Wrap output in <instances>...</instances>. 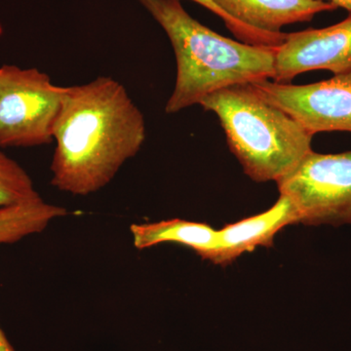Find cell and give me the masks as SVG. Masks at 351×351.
I'll use <instances>...</instances> for the list:
<instances>
[{
  "mask_svg": "<svg viewBox=\"0 0 351 351\" xmlns=\"http://www.w3.org/2000/svg\"><path fill=\"white\" fill-rule=\"evenodd\" d=\"M178 1H180V0H178ZM191 1H195L196 3L200 4L201 6L205 7V8L211 11V12H213L215 15L218 16L219 18L225 17V13L215 3L214 0H191Z\"/></svg>",
  "mask_w": 351,
  "mask_h": 351,
  "instance_id": "4fadbf2b",
  "label": "cell"
},
{
  "mask_svg": "<svg viewBox=\"0 0 351 351\" xmlns=\"http://www.w3.org/2000/svg\"><path fill=\"white\" fill-rule=\"evenodd\" d=\"M138 1L167 34L177 60V78L166 113L199 105L223 88L274 80L276 47L225 38L193 19L178 0Z\"/></svg>",
  "mask_w": 351,
  "mask_h": 351,
  "instance_id": "7a4b0ae2",
  "label": "cell"
},
{
  "mask_svg": "<svg viewBox=\"0 0 351 351\" xmlns=\"http://www.w3.org/2000/svg\"><path fill=\"white\" fill-rule=\"evenodd\" d=\"M295 223H300L297 210L287 197L280 195L267 211L218 230V246L212 263L225 267L257 247H272L277 233Z\"/></svg>",
  "mask_w": 351,
  "mask_h": 351,
  "instance_id": "ba28073f",
  "label": "cell"
},
{
  "mask_svg": "<svg viewBox=\"0 0 351 351\" xmlns=\"http://www.w3.org/2000/svg\"><path fill=\"white\" fill-rule=\"evenodd\" d=\"M51 163L54 188L86 196L105 188L142 149L145 122L125 87L108 76L63 87Z\"/></svg>",
  "mask_w": 351,
  "mask_h": 351,
  "instance_id": "6da1fadb",
  "label": "cell"
},
{
  "mask_svg": "<svg viewBox=\"0 0 351 351\" xmlns=\"http://www.w3.org/2000/svg\"><path fill=\"white\" fill-rule=\"evenodd\" d=\"M324 1L330 2V3L334 4L337 8L341 7V8L346 9L348 12L351 11V0H324Z\"/></svg>",
  "mask_w": 351,
  "mask_h": 351,
  "instance_id": "5bb4252c",
  "label": "cell"
},
{
  "mask_svg": "<svg viewBox=\"0 0 351 351\" xmlns=\"http://www.w3.org/2000/svg\"><path fill=\"white\" fill-rule=\"evenodd\" d=\"M233 20L263 34H280L289 25L309 22L337 9L324 0H214Z\"/></svg>",
  "mask_w": 351,
  "mask_h": 351,
  "instance_id": "9c48e42d",
  "label": "cell"
},
{
  "mask_svg": "<svg viewBox=\"0 0 351 351\" xmlns=\"http://www.w3.org/2000/svg\"><path fill=\"white\" fill-rule=\"evenodd\" d=\"M265 101L282 110L311 135L351 133V71L306 85L258 80L250 83Z\"/></svg>",
  "mask_w": 351,
  "mask_h": 351,
  "instance_id": "8992f818",
  "label": "cell"
},
{
  "mask_svg": "<svg viewBox=\"0 0 351 351\" xmlns=\"http://www.w3.org/2000/svg\"><path fill=\"white\" fill-rule=\"evenodd\" d=\"M130 232L134 247L138 250L160 244L182 245L195 252L202 260L211 263L218 246V230L213 226L182 219L132 223Z\"/></svg>",
  "mask_w": 351,
  "mask_h": 351,
  "instance_id": "30bf717a",
  "label": "cell"
},
{
  "mask_svg": "<svg viewBox=\"0 0 351 351\" xmlns=\"http://www.w3.org/2000/svg\"><path fill=\"white\" fill-rule=\"evenodd\" d=\"M39 196L31 176L4 152H0V208Z\"/></svg>",
  "mask_w": 351,
  "mask_h": 351,
  "instance_id": "7c38bea8",
  "label": "cell"
},
{
  "mask_svg": "<svg viewBox=\"0 0 351 351\" xmlns=\"http://www.w3.org/2000/svg\"><path fill=\"white\" fill-rule=\"evenodd\" d=\"M199 105L218 117L230 151L253 181L278 182L313 151V135L250 83L214 92Z\"/></svg>",
  "mask_w": 351,
  "mask_h": 351,
  "instance_id": "3957f363",
  "label": "cell"
},
{
  "mask_svg": "<svg viewBox=\"0 0 351 351\" xmlns=\"http://www.w3.org/2000/svg\"><path fill=\"white\" fill-rule=\"evenodd\" d=\"M332 71L334 75L351 71V11L338 24L287 34L276 48V82H291L306 71Z\"/></svg>",
  "mask_w": 351,
  "mask_h": 351,
  "instance_id": "52a82bcc",
  "label": "cell"
},
{
  "mask_svg": "<svg viewBox=\"0 0 351 351\" xmlns=\"http://www.w3.org/2000/svg\"><path fill=\"white\" fill-rule=\"evenodd\" d=\"M63 87L38 69L0 66V147H34L53 141Z\"/></svg>",
  "mask_w": 351,
  "mask_h": 351,
  "instance_id": "277c9868",
  "label": "cell"
},
{
  "mask_svg": "<svg viewBox=\"0 0 351 351\" xmlns=\"http://www.w3.org/2000/svg\"><path fill=\"white\" fill-rule=\"evenodd\" d=\"M69 214L66 208L50 204L40 195L0 208V245L13 244L43 232L51 221ZM0 351H16L0 328Z\"/></svg>",
  "mask_w": 351,
  "mask_h": 351,
  "instance_id": "8fae6325",
  "label": "cell"
},
{
  "mask_svg": "<svg viewBox=\"0 0 351 351\" xmlns=\"http://www.w3.org/2000/svg\"><path fill=\"white\" fill-rule=\"evenodd\" d=\"M277 182L292 203L300 223H351V151L322 154L311 151Z\"/></svg>",
  "mask_w": 351,
  "mask_h": 351,
  "instance_id": "5b68a950",
  "label": "cell"
}]
</instances>
